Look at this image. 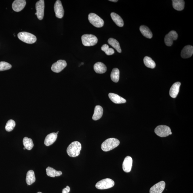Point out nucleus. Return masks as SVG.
Returning a JSON list of instances; mask_svg holds the SVG:
<instances>
[{
    "mask_svg": "<svg viewBox=\"0 0 193 193\" xmlns=\"http://www.w3.org/2000/svg\"><path fill=\"white\" fill-rule=\"evenodd\" d=\"M165 182L164 181L159 182L150 188V193H162L165 189Z\"/></svg>",
    "mask_w": 193,
    "mask_h": 193,
    "instance_id": "12",
    "label": "nucleus"
},
{
    "mask_svg": "<svg viewBox=\"0 0 193 193\" xmlns=\"http://www.w3.org/2000/svg\"><path fill=\"white\" fill-rule=\"evenodd\" d=\"M24 150H26V148H25V147H24Z\"/></svg>",
    "mask_w": 193,
    "mask_h": 193,
    "instance_id": "35",
    "label": "nucleus"
},
{
    "mask_svg": "<svg viewBox=\"0 0 193 193\" xmlns=\"http://www.w3.org/2000/svg\"><path fill=\"white\" fill-rule=\"evenodd\" d=\"M88 19L90 23L96 28H101L104 26V20L96 14L90 13L88 16Z\"/></svg>",
    "mask_w": 193,
    "mask_h": 193,
    "instance_id": "6",
    "label": "nucleus"
},
{
    "mask_svg": "<svg viewBox=\"0 0 193 193\" xmlns=\"http://www.w3.org/2000/svg\"><path fill=\"white\" fill-rule=\"evenodd\" d=\"M70 187L67 186L66 188H65L63 190L62 193H68L70 192Z\"/></svg>",
    "mask_w": 193,
    "mask_h": 193,
    "instance_id": "33",
    "label": "nucleus"
},
{
    "mask_svg": "<svg viewBox=\"0 0 193 193\" xmlns=\"http://www.w3.org/2000/svg\"><path fill=\"white\" fill-rule=\"evenodd\" d=\"M12 68L11 65L7 62H0V71L9 70Z\"/></svg>",
    "mask_w": 193,
    "mask_h": 193,
    "instance_id": "32",
    "label": "nucleus"
},
{
    "mask_svg": "<svg viewBox=\"0 0 193 193\" xmlns=\"http://www.w3.org/2000/svg\"><path fill=\"white\" fill-rule=\"evenodd\" d=\"M26 4L25 0H16L12 4V9L14 11L19 12L24 9Z\"/></svg>",
    "mask_w": 193,
    "mask_h": 193,
    "instance_id": "13",
    "label": "nucleus"
},
{
    "mask_svg": "<svg viewBox=\"0 0 193 193\" xmlns=\"http://www.w3.org/2000/svg\"><path fill=\"white\" fill-rule=\"evenodd\" d=\"M109 98L112 102L116 104H124L126 102L124 98L121 96L114 93H110L108 94Z\"/></svg>",
    "mask_w": 193,
    "mask_h": 193,
    "instance_id": "16",
    "label": "nucleus"
},
{
    "mask_svg": "<svg viewBox=\"0 0 193 193\" xmlns=\"http://www.w3.org/2000/svg\"><path fill=\"white\" fill-rule=\"evenodd\" d=\"M101 50L104 51L107 55H112L115 53V51L112 48H109V46L107 44H104L101 47Z\"/></svg>",
    "mask_w": 193,
    "mask_h": 193,
    "instance_id": "30",
    "label": "nucleus"
},
{
    "mask_svg": "<svg viewBox=\"0 0 193 193\" xmlns=\"http://www.w3.org/2000/svg\"><path fill=\"white\" fill-rule=\"evenodd\" d=\"M16 126V122L13 120L10 119L7 122L5 127L6 130L10 132L13 130Z\"/></svg>",
    "mask_w": 193,
    "mask_h": 193,
    "instance_id": "31",
    "label": "nucleus"
},
{
    "mask_svg": "<svg viewBox=\"0 0 193 193\" xmlns=\"http://www.w3.org/2000/svg\"><path fill=\"white\" fill-rule=\"evenodd\" d=\"M178 35L177 32L174 31H172L166 35L165 42L166 45L171 46L173 43V41L177 39Z\"/></svg>",
    "mask_w": 193,
    "mask_h": 193,
    "instance_id": "10",
    "label": "nucleus"
},
{
    "mask_svg": "<svg viewBox=\"0 0 193 193\" xmlns=\"http://www.w3.org/2000/svg\"><path fill=\"white\" fill-rule=\"evenodd\" d=\"M23 144L26 149L28 150L32 149L34 146V144L33 143L32 140L31 138L27 137H25L24 138Z\"/></svg>",
    "mask_w": 193,
    "mask_h": 193,
    "instance_id": "27",
    "label": "nucleus"
},
{
    "mask_svg": "<svg viewBox=\"0 0 193 193\" xmlns=\"http://www.w3.org/2000/svg\"><path fill=\"white\" fill-rule=\"evenodd\" d=\"M111 78L114 82H118L119 79V71L118 68H115L113 69L111 73Z\"/></svg>",
    "mask_w": 193,
    "mask_h": 193,
    "instance_id": "29",
    "label": "nucleus"
},
{
    "mask_svg": "<svg viewBox=\"0 0 193 193\" xmlns=\"http://www.w3.org/2000/svg\"><path fill=\"white\" fill-rule=\"evenodd\" d=\"M133 158L130 156H127L124 160L122 164V168L124 171L128 173L131 171L133 166Z\"/></svg>",
    "mask_w": 193,
    "mask_h": 193,
    "instance_id": "14",
    "label": "nucleus"
},
{
    "mask_svg": "<svg viewBox=\"0 0 193 193\" xmlns=\"http://www.w3.org/2000/svg\"><path fill=\"white\" fill-rule=\"evenodd\" d=\"M82 149L81 144L78 141L73 142L68 146L67 150L68 155L71 157L79 156Z\"/></svg>",
    "mask_w": 193,
    "mask_h": 193,
    "instance_id": "2",
    "label": "nucleus"
},
{
    "mask_svg": "<svg viewBox=\"0 0 193 193\" xmlns=\"http://www.w3.org/2000/svg\"><path fill=\"white\" fill-rule=\"evenodd\" d=\"M140 30L142 35L147 38L151 39L152 37V33L147 26L142 25L140 27Z\"/></svg>",
    "mask_w": 193,
    "mask_h": 193,
    "instance_id": "21",
    "label": "nucleus"
},
{
    "mask_svg": "<svg viewBox=\"0 0 193 193\" xmlns=\"http://www.w3.org/2000/svg\"><path fill=\"white\" fill-rule=\"evenodd\" d=\"M181 84V83L180 82H176L172 86L169 92V95L172 98H175L177 97L179 93Z\"/></svg>",
    "mask_w": 193,
    "mask_h": 193,
    "instance_id": "17",
    "label": "nucleus"
},
{
    "mask_svg": "<svg viewBox=\"0 0 193 193\" xmlns=\"http://www.w3.org/2000/svg\"><path fill=\"white\" fill-rule=\"evenodd\" d=\"M18 37L21 41L27 44H33L37 41L36 36L28 32H20L18 34Z\"/></svg>",
    "mask_w": 193,
    "mask_h": 193,
    "instance_id": "3",
    "label": "nucleus"
},
{
    "mask_svg": "<svg viewBox=\"0 0 193 193\" xmlns=\"http://www.w3.org/2000/svg\"><path fill=\"white\" fill-rule=\"evenodd\" d=\"M111 2H118V1L117 0H110L109 1Z\"/></svg>",
    "mask_w": 193,
    "mask_h": 193,
    "instance_id": "34",
    "label": "nucleus"
},
{
    "mask_svg": "<svg viewBox=\"0 0 193 193\" xmlns=\"http://www.w3.org/2000/svg\"><path fill=\"white\" fill-rule=\"evenodd\" d=\"M111 16L112 20L117 26L119 27H122L123 26V20L118 14L112 12L111 13Z\"/></svg>",
    "mask_w": 193,
    "mask_h": 193,
    "instance_id": "22",
    "label": "nucleus"
},
{
    "mask_svg": "<svg viewBox=\"0 0 193 193\" xmlns=\"http://www.w3.org/2000/svg\"><path fill=\"white\" fill-rule=\"evenodd\" d=\"M119 144L120 142L116 138H109L102 143L101 149L104 152H108L117 147Z\"/></svg>",
    "mask_w": 193,
    "mask_h": 193,
    "instance_id": "1",
    "label": "nucleus"
},
{
    "mask_svg": "<svg viewBox=\"0 0 193 193\" xmlns=\"http://www.w3.org/2000/svg\"><path fill=\"white\" fill-rule=\"evenodd\" d=\"M115 185V182L112 179L107 178L96 183V187L99 190H105L112 188Z\"/></svg>",
    "mask_w": 193,
    "mask_h": 193,
    "instance_id": "7",
    "label": "nucleus"
},
{
    "mask_svg": "<svg viewBox=\"0 0 193 193\" xmlns=\"http://www.w3.org/2000/svg\"><path fill=\"white\" fill-rule=\"evenodd\" d=\"M57 138V134L56 133H52L48 134L46 136L44 143L46 146H49L56 141Z\"/></svg>",
    "mask_w": 193,
    "mask_h": 193,
    "instance_id": "18",
    "label": "nucleus"
},
{
    "mask_svg": "<svg viewBox=\"0 0 193 193\" xmlns=\"http://www.w3.org/2000/svg\"><path fill=\"white\" fill-rule=\"evenodd\" d=\"M67 65V64L65 60H59L52 64L51 70L54 72L59 73L64 70Z\"/></svg>",
    "mask_w": 193,
    "mask_h": 193,
    "instance_id": "9",
    "label": "nucleus"
},
{
    "mask_svg": "<svg viewBox=\"0 0 193 193\" xmlns=\"http://www.w3.org/2000/svg\"><path fill=\"white\" fill-rule=\"evenodd\" d=\"M155 133L160 137H166L172 135L170 128L167 126L160 125L156 128L155 129Z\"/></svg>",
    "mask_w": 193,
    "mask_h": 193,
    "instance_id": "4",
    "label": "nucleus"
},
{
    "mask_svg": "<svg viewBox=\"0 0 193 193\" xmlns=\"http://www.w3.org/2000/svg\"><path fill=\"white\" fill-rule=\"evenodd\" d=\"M193 54V47L192 46H185L181 52V56L183 58H188L191 57Z\"/></svg>",
    "mask_w": 193,
    "mask_h": 193,
    "instance_id": "15",
    "label": "nucleus"
},
{
    "mask_svg": "<svg viewBox=\"0 0 193 193\" xmlns=\"http://www.w3.org/2000/svg\"><path fill=\"white\" fill-rule=\"evenodd\" d=\"M37 193H42L41 192H38Z\"/></svg>",
    "mask_w": 193,
    "mask_h": 193,
    "instance_id": "36",
    "label": "nucleus"
},
{
    "mask_svg": "<svg viewBox=\"0 0 193 193\" xmlns=\"http://www.w3.org/2000/svg\"><path fill=\"white\" fill-rule=\"evenodd\" d=\"M58 133H59V131H58V132H57V133H56V134H58Z\"/></svg>",
    "mask_w": 193,
    "mask_h": 193,
    "instance_id": "37",
    "label": "nucleus"
},
{
    "mask_svg": "<svg viewBox=\"0 0 193 193\" xmlns=\"http://www.w3.org/2000/svg\"><path fill=\"white\" fill-rule=\"evenodd\" d=\"M144 61L145 65L148 68L153 69L156 67V64L154 61L149 56H145L144 58Z\"/></svg>",
    "mask_w": 193,
    "mask_h": 193,
    "instance_id": "28",
    "label": "nucleus"
},
{
    "mask_svg": "<svg viewBox=\"0 0 193 193\" xmlns=\"http://www.w3.org/2000/svg\"><path fill=\"white\" fill-rule=\"evenodd\" d=\"M108 42L109 45H110L113 47H114L119 53H121L122 50L120 45H119L118 42L116 40V39L113 38H109L108 41Z\"/></svg>",
    "mask_w": 193,
    "mask_h": 193,
    "instance_id": "26",
    "label": "nucleus"
},
{
    "mask_svg": "<svg viewBox=\"0 0 193 193\" xmlns=\"http://www.w3.org/2000/svg\"><path fill=\"white\" fill-rule=\"evenodd\" d=\"M173 8L178 11H181L184 9L185 2L183 0H173Z\"/></svg>",
    "mask_w": 193,
    "mask_h": 193,
    "instance_id": "23",
    "label": "nucleus"
},
{
    "mask_svg": "<svg viewBox=\"0 0 193 193\" xmlns=\"http://www.w3.org/2000/svg\"><path fill=\"white\" fill-rule=\"evenodd\" d=\"M46 171L47 175L52 177H54L56 176H59L62 174L61 171H56L53 168L50 167H48L46 169Z\"/></svg>",
    "mask_w": 193,
    "mask_h": 193,
    "instance_id": "25",
    "label": "nucleus"
},
{
    "mask_svg": "<svg viewBox=\"0 0 193 193\" xmlns=\"http://www.w3.org/2000/svg\"><path fill=\"white\" fill-rule=\"evenodd\" d=\"M81 39L83 45L85 46H94L98 42L97 38L95 35H83L82 36Z\"/></svg>",
    "mask_w": 193,
    "mask_h": 193,
    "instance_id": "5",
    "label": "nucleus"
},
{
    "mask_svg": "<svg viewBox=\"0 0 193 193\" xmlns=\"http://www.w3.org/2000/svg\"><path fill=\"white\" fill-rule=\"evenodd\" d=\"M35 8L37 10L36 13L37 17L40 20H43L45 10V1L43 0H40L38 1L35 5Z\"/></svg>",
    "mask_w": 193,
    "mask_h": 193,
    "instance_id": "8",
    "label": "nucleus"
},
{
    "mask_svg": "<svg viewBox=\"0 0 193 193\" xmlns=\"http://www.w3.org/2000/svg\"><path fill=\"white\" fill-rule=\"evenodd\" d=\"M54 10L55 13L56 17L61 19L64 16V10L63 8L61 2L60 0L56 1L54 4Z\"/></svg>",
    "mask_w": 193,
    "mask_h": 193,
    "instance_id": "11",
    "label": "nucleus"
},
{
    "mask_svg": "<svg viewBox=\"0 0 193 193\" xmlns=\"http://www.w3.org/2000/svg\"><path fill=\"white\" fill-rule=\"evenodd\" d=\"M94 70L95 72L99 74H103L106 72L107 67L103 63L100 62L96 63L94 66Z\"/></svg>",
    "mask_w": 193,
    "mask_h": 193,
    "instance_id": "19",
    "label": "nucleus"
},
{
    "mask_svg": "<svg viewBox=\"0 0 193 193\" xmlns=\"http://www.w3.org/2000/svg\"><path fill=\"white\" fill-rule=\"evenodd\" d=\"M35 177L34 171L30 170L27 172V173L26 182L29 185H31L35 181Z\"/></svg>",
    "mask_w": 193,
    "mask_h": 193,
    "instance_id": "24",
    "label": "nucleus"
},
{
    "mask_svg": "<svg viewBox=\"0 0 193 193\" xmlns=\"http://www.w3.org/2000/svg\"><path fill=\"white\" fill-rule=\"evenodd\" d=\"M103 114V109L101 106L98 105L94 108V113L92 117L93 120L96 121L101 118Z\"/></svg>",
    "mask_w": 193,
    "mask_h": 193,
    "instance_id": "20",
    "label": "nucleus"
}]
</instances>
